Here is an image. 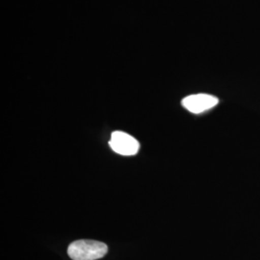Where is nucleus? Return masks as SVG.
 I'll list each match as a JSON object with an SVG mask.
<instances>
[{"instance_id": "nucleus-1", "label": "nucleus", "mask_w": 260, "mask_h": 260, "mask_svg": "<svg viewBox=\"0 0 260 260\" xmlns=\"http://www.w3.org/2000/svg\"><path fill=\"white\" fill-rule=\"evenodd\" d=\"M108 247L103 242L77 240L68 248V254L73 260H96L107 253Z\"/></svg>"}, {"instance_id": "nucleus-2", "label": "nucleus", "mask_w": 260, "mask_h": 260, "mask_svg": "<svg viewBox=\"0 0 260 260\" xmlns=\"http://www.w3.org/2000/svg\"><path fill=\"white\" fill-rule=\"evenodd\" d=\"M111 149L123 156L135 155L139 150V142L122 131H114L109 141Z\"/></svg>"}, {"instance_id": "nucleus-3", "label": "nucleus", "mask_w": 260, "mask_h": 260, "mask_svg": "<svg viewBox=\"0 0 260 260\" xmlns=\"http://www.w3.org/2000/svg\"><path fill=\"white\" fill-rule=\"evenodd\" d=\"M181 103L188 111L194 114H201L213 108L219 103V100L211 94L197 93L186 96Z\"/></svg>"}]
</instances>
